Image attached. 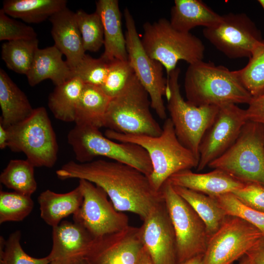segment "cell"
I'll return each instance as SVG.
<instances>
[{
	"instance_id": "1",
	"label": "cell",
	"mask_w": 264,
	"mask_h": 264,
	"mask_svg": "<svg viewBox=\"0 0 264 264\" xmlns=\"http://www.w3.org/2000/svg\"><path fill=\"white\" fill-rule=\"evenodd\" d=\"M56 174L61 180L77 178L92 182L104 190L118 211L132 213L142 221L153 207L163 200L161 190H154L147 176L115 161H70L57 170Z\"/></svg>"
},
{
	"instance_id": "2",
	"label": "cell",
	"mask_w": 264,
	"mask_h": 264,
	"mask_svg": "<svg viewBox=\"0 0 264 264\" xmlns=\"http://www.w3.org/2000/svg\"><path fill=\"white\" fill-rule=\"evenodd\" d=\"M187 101L195 106L247 104L252 97L235 70L203 60L189 64L185 74Z\"/></svg>"
},
{
	"instance_id": "3",
	"label": "cell",
	"mask_w": 264,
	"mask_h": 264,
	"mask_svg": "<svg viewBox=\"0 0 264 264\" xmlns=\"http://www.w3.org/2000/svg\"><path fill=\"white\" fill-rule=\"evenodd\" d=\"M162 128L161 133L157 136L125 134L109 129L105 132V136L110 139L135 144L147 151L153 166L149 179L157 191L172 175L197 168L198 163L193 153L178 140L170 118L165 120Z\"/></svg>"
},
{
	"instance_id": "4",
	"label": "cell",
	"mask_w": 264,
	"mask_h": 264,
	"mask_svg": "<svg viewBox=\"0 0 264 264\" xmlns=\"http://www.w3.org/2000/svg\"><path fill=\"white\" fill-rule=\"evenodd\" d=\"M150 107L149 95L134 74L119 93L110 99L104 127L125 134L159 136L162 128Z\"/></svg>"
},
{
	"instance_id": "5",
	"label": "cell",
	"mask_w": 264,
	"mask_h": 264,
	"mask_svg": "<svg viewBox=\"0 0 264 264\" xmlns=\"http://www.w3.org/2000/svg\"><path fill=\"white\" fill-rule=\"evenodd\" d=\"M143 29L141 41L144 50L162 65L167 76L179 61L192 64L203 60L205 46L202 41L190 32L176 29L169 20L161 18L152 23L147 22Z\"/></svg>"
},
{
	"instance_id": "6",
	"label": "cell",
	"mask_w": 264,
	"mask_h": 264,
	"mask_svg": "<svg viewBox=\"0 0 264 264\" xmlns=\"http://www.w3.org/2000/svg\"><path fill=\"white\" fill-rule=\"evenodd\" d=\"M78 162L86 163L103 156L132 166L148 177L153 166L147 151L137 144L117 142L104 135L99 129L75 125L67 136Z\"/></svg>"
},
{
	"instance_id": "7",
	"label": "cell",
	"mask_w": 264,
	"mask_h": 264,
	"mask_svg": "<svg viewBox=\"0 0 264 264\" xmlns=\"http://www.w3.org/2000/svg\"><path fill=\"white\" fill-rule=\"evenodd\" d=\"M208 166L243 182L264 186V126L247 121L234 143Z\"/></svg>"
},
{
	"instance_id": "8",
	"label": "cell",
	"mask_w": 264,
	"mask_h": 264,
	"mask_svg": "<svg viewBox=\"0 0 264 264\" xmlns=\"http://www.w3.org/2000/svg\"><path fill=\"white\" fill-rule=\"evenodd\" d=\"M180 69L176 67L168 76L167 109L180 142L199 160V147L206 132L213 123L219 107L195 106L185 101L180 92Z\"/></svg>"
},
{
	"instance_id": "9",
	"label": "cell",
	"mask_w": 264,
	"mask_h": 264,
	"mask_svg": "<svg viewBox=\"0 0 264 264\" xmlns=\"http://www.w3.org/2000/svg\"><path fill=\"white\" fill-rule=\"evenodd\" d=\"M8 147L14 152H22L35 167L51 168L57 160L58 145L46 110L34 109L26 120L6 129Z\"/></svg>"
},
{
	"instance_id": "10",
	"label": "cell",
	"mask_w": 264,
	"mask_h": 264,
	"mask_svg": "<svg viewBox=\"0 0 264 264\" xmlns=\"http://www.w3.org/2000/svg\"><path fill=\"white\" fill-rule=\"evenodd\" d=\"M161 190L175 234L177 264L203 254L209 239L204 222L168 180Z\"/></svg>"
},
{
	"instance_id": "11",
	"label": "cell",
	"mask_w": 264,
	"mask_h": 264,
	"mask_svg": "<svg viewBox=\"0 0 264 264\" xmlns=\"http://www.w3.org/2000/svg\"><path fill=\"white\" fill-rule=\"evenodd\" d=\"M126 31L125 38L128 61L138 80L148 92L151 108L161 119H167L163 99L167 88V80L163 76V66L151 58L144 50L133 17L127 7L124 11Z\"/></svg>"
},
{
	"instance_id": "12",
	"label": "cell",
	"mask_w": 264,
	"mask_h": 264,
	"mask_svg": "<svg viewBox=\"0 0 264 264\" xmlns=\"http://www.w3.org/2000/svg\"><path fill=\"white\" fill-rule=\"evenodd\" d=\"M78 186L83 200L73 215V220L94 239L121 231L130 225L129 217L115 208L103 189L85 179H79Z\"/></svg>"
},
{
	"instance_id": "13",
	"label": "cell",
	"mask_w": 264,
	"mask_h": 264,
	"mask_svg": "<svg viewBox=\"0 0 264 264\" xmlns=\"http://www.w3.org/2000/svg\"><path fill=\"white\" fill-rule=\"evenodd\" d=\"M202 33L214 47L230 59L249 58L263 39L261 31L243 13L223 15L220 23L204 28Z\"/></svg>"
},
{
	"instance_id": "14",
	"label": "cell",
	"mask_w": 264,
	"mask_h": 264,
	"mask_svg": "<svg viewBox=\"0 0 264 264\" xmlns=\"http://www.w3.org/2000/svg\"><path fill=\"white\" fill-rule=\"evenodd\" d=\"M264 234L238 218H227L208 239L202 264H232L246 255Z\"/></svg>"
},
{
	"instance_id": "15",
	"label": "cell",
	"mask_w": 264,
	"mask_h": 264,
	"mask_svg": "<svg viewBox=\"0 0 264 264\" xmlns=\"http://www.w3.org/2000/svg\"><path fill=\"white\" fill-rule=\"evenodd\" d=\"M247 121L245 110L236 104L219 107L213 123L200 142L197 170H203L224 153L236 141Z\"/></svg>"
},
{
	"instance_id": "16",
	"label": "cell",
	"mask_w": 264,
	"mask_h": 264,
	"mask_svg": "<svg viewBox=\"0 0 264 264\" xmlns=\"http://www.w3.org/2000/svg\"><path fill=\"white\" fill-rule=\"evenodd\" d=\"M140 228L153 264H177L175 234L164 200L153 207Z\"/></svg>"
},
{
	"instance_id": "17",
	"label": "cell",
	"mask_w": 264,
	"mask_h": 264,
	"mask_svg": "<svg viewBox=\"0 0 264 264\" xmlns=\"http://www.w3.org/2000/svg\"><path fill=\"white\" fill-rule=\"evenodd\" d=\"M143 247L140 227L94 239L85 259L89 264H136Z\"/></svg>"
},
{
	"instance_id": "18",
	"label": "cell",
	"mask_w": 264,
	"mask_h": 264,
	"mask_svg": "<svg viewBox=\"0 0 264 264\" xmlns=\"http://www.w3.org/2000/svg\"><path fill=\"white\" fill-rule=\"evenodd\" d=\"M93 240L81 224L62 220L52 227V246L47 256L50 262L73 264L85 259Z\"/></svg>"
},
{
	"instance_id": "19",
	"label": "cell",
	"mask_w": 264,
	"mask_h": 264,
	"mask_svg": "<svg viewBox=\"0 0 264 264\" xmlns=\"http://www.w3.org/2000/svg\"><path fill=\"white\" fill-rule=\"evenodd\" d=\"M49 20L54 45L65 55L72 70L86 54L75 13L66 7L51 16Z\"/></svg>"
},
{
	"instance_id": "20",
	"label": "cell",
	"mask_w": 264,
	"mask_h": 264,
	"mask_svg": "<svg viewBox=\"0 0 264 264\" xmlns=\"http://www.w3.org/2000/svg\"><path fill=\"white\" fill-rule=\"evenodd\" d=\"M95 4V12L101 18L104 30V51L100 58L108 63L114 60L128 61L118 0H98Z\"/></svg>"
},
{
	"instance_id": "21",
	"label": "cell",
	"mask_w": 264,
	"mask_h": 264,
	"mask_svg": "<svg viewBox=\"0 0 264 264\" xmlns=\"http://www.w3.org/2000/svg\"><path fill=\"white\" fill-rule=\"evenodd\" d=\"M168 180L174 186L186 188L210 197L233 193L245 183L219 169L206 173L186 169L172 175Z\"/></svg>"
},
{
	"instance_id": "22",
	"label": "cell",
	"mask_w": 264,
	"mask_h": 264,
	"mask_svg": "<svg viewBox=\"0 0 264 264\" xmlns=\"http://www.w3.org/2000/svg\"><path fill=\"white\" fill-rule=\"evenodd\" d=\"M63 55L54 45L38 48L26 74L29 85L34 87L50 79L57 86L71 79V70L66 61L63 60Z\"/></svg>"
},
{
	"instance_id": "23",
	"label": "cell",
	"mask_w": 264,
	"mask_h": 264,
	"mask_svg": "<svg viewBox=\"0 0 264 264\" xmlns=\"http://www.w3.org/2000/svg\"><path fill=\"white\" fill-rule=\"evenodd\" d=\"M0 124L4 128L17 124L29 117L33 109L25 94L0 69Z\"/></svg>"
},
{
	"instance_id": "24",
	"label": "cell",
	"mask_w": 264,
	"mask_h": 264,
	"mask_svg": "<svg viewBox=\"0 0 264 264\" xmlns=\"http://www.w3.org/2000/svg\"><path fill=\"white\" fill-rule=\"evenodd\" d=\"M222 16L200 0H175L169 20L172 26L182 32H190L197 26L208 28L220 23Z\"/></svg>"
},
{
	"instance_id": "25",
	"label": "cell",
	"mask_w": 264,
	"mask_h": 264,
	"mask_svg": "<svg viewBox=\"0 0 264 264\" xmlns=\"http://www.w3.org/2000/svg\"><path fill=\"white\" fill-rule=\"evenodd\" d=\"M83 200V194L79 186L66 193L46 190L38 198L41 217L47 224L55 227L63 219L74 215L80 208Z\"/></svg>"
},
{
	"instance_id": "26",
	"label": "cell",
	"mask_w": 264,
	"mask_h": 264,
	"mask_svg": "<svg viewBox=\"0 0 264 264\" xmlns=\"http://www.w3.org/2000/svg\"><path fill=\"white\" fill-rule=\"evenodd\" d=\"M110 100L100 87L85 84L77 106L75 125L104 127Z\"/></svg>"
},
{
	"instance_id": "27",
	"label": "cell",
	"mask_w": 264,
	"mask_h": 264,
	"mask_svg": "<svg viewBox=\"0 0 264 264\" xmlns=\"http://www.w3.org/2000/svg\"><path fill=\"white\" fill-rule=\"evenodd\" d=\"M66 0H5L2 10L10 17L38 23L66 7Z\"/></svg>"
},
{
	"instance_id": "28",
	"label": "cell",
	"mask_w": 264,
	"mask_h": 264,
	"mask_svg": "<svg viewBox=\"0 0 264 264\" xmlns=\"http://www.w3.org/2000/svg\"><path fill=\"white\" fill-rule=\"evenodd\" d=\"M173 186L204 222L209 238L227 219L228 216L224 211L213 197L186 188Z\"/></svg>"
},
{
	"instance_id": "29",
	"label": "cell",
	"mask_w": 264,
	"mask_h": 264,
	"mask_svg": "<svg viewBox=\"0 0 264 264\" xmlns=\"http://www.w3.org/2000/svg\"><path fill=\"white\" fill-rule=\"evenodd\" d=\"M84 85L79 78L73 77L55 87L48 96V106L56 119L75 122L77 104Z\"/></svg>"
},
{
	"instance_id": "30",
	"label": "cell",
	"mask_w": 264,
	"mask_h": 264,
	"mask_svg": "<svg viewBox=\"0 0 264 264\" xmlns=\"http://www.w3.org/2000/svg\"><path fill=\"white\" fill-rule=\"evenodd\" d=\"M35 167L27 159L10 160L0 175V182L14 192L31 196L36 190Z\"/></svg>"
},
{
	"instance_id": "31",
	"label": "cell",
	"mask_w": 264,
	"mask_h": 264,
	"mask_svg": "<svg viewBox=\"0 0 264 264\" xmlns=\"http://www.w3.org/2000/svg\"><path fill=\"white\" fill-rule=\"evenodd\" d=\"M37 38L4 42L1 45V59L9 69L26 75L39 48Z\"/></svg>"
},
{
	"instance_id": "32",
	"label": "cell",
	"mask_w": 264,
	"mask_h": 264,
	"mask_svg": "<svg viewBox=\"0 0 264 264\" xmlns=\"http://www.w3.org/2000/svg\"><path fill=\"white\" fill-rule=\"evenodd\" d=\"M235 71L252 98L264 93V39L256 45L247 65Z\"/></svg>"
},
{
	"instance_id": "33",
	"label": "cell",
	"mask_w": 264,
	"mask_h": 264,
	"mask_svg": "<svg viewBox=\"0 0 264 264\" xmlns=\"http://www.w3.org/2000/svg\"><path fill=\"white\" fill-rule=\"evenodd\" d=\"M34 202L31 196L16 192H0V223L19 222L32 212Z\"/></svg>"
},
{
	"instance_id": "34",
	"label": "cell",
	"mask_w": 264,
	"mask_h": 264,
	"mask_svg": "<svg viewBox=\"0 0 264 264\" xmlns=\"http://www.w3.org/2000/svg\"><path fill=\"white\" fill-rule=\"evenodd\" d=\"M75 14L85 51H98L104 42L100 17L96 12L88 14L82 9L77 10Z\"/></svg>"
},
{
	"instance_id": "35",
	"label": "cell",
	"mask_w": 264,
	"mask_h": 264,
	"mask_svg": "<svg viewBox=\"0 0 264 264\" xmlns=\"http://www.w3.org/2000/svg\"><path fill=\"white\" fill-rule=\"evenodd\" d=\"M215 198L228 216L241 219L252 224L264 234V213L255 210L241 202L232 193Z\"/></svg>"
},
{
	"instance_id": "36",
	"label": "cell",
	"mask_w": 264,
	"mask_h": 264,
	"mask_svg": "<svg viewBox=\"0 0 264 264\" xmlns=\"http://www.w3.org/2000/svg\"><path fill=\"white\" fill-rule=\"evenodd\" d=\"M109 63L101 58H93L85 54L77 66L71 70L72 78H79L85 84L101 87L108 71Z\"/></svg>"
},
{
	"instance_id": "37",
	"label": "cell",
	"mask_w": 264,
	"mask_h": 264,
	"mask_svg": "<svg viewBox=\"0 0 264 264\" xmlns=\"http://www.w3.org/2000/svg\"><path fill=\"white\" fill-rule=\"evenodd\" d=\"M134 74L128 60H114L109 62L106 80L100 88L111 99L119 93Z\"/></svg>"
},
{
	"instance_id": "38",
	"label": "cell",
	"mask_w": 264,
	"mask_h": 264,
	"mask_svg": "<svg viewBox=\"0 0 264 264\" xmlns=\"http://www.w3.org/2000/svg\"><path fill=\"white\" fill-rule=\"evenodd\" d=\"M21 233L17 230L6 240L3 250L0 252V264H49L47 256L42 258L32 257L22 249L20 240Z\"/></svg>"
},
{
	"instance_id": "39",
	"label": "cell",
	"mask_w": 264,
	"mask_h": 264,
	"mask_svg": "<svg viewBox=\"0 0 264 264\" xmlns=\"http://www.w3.org/2000/svg\"><path fill=\"white\" fill-rule=\"evenodd\" d=\"M37 38V34L30 26L16 21L0 10V41H11L32 40Z\"/></svg>"
},
{
	"instance_id": "40",
	"label": "cell",
	"mask_w": 264,
	"mask_h": 264,
	"mask_svg": "<svg viewBox=\"0 0 264 264\" xmlns=\"http://www.w3.org/2000/svg\"><path fill=\"white\" fill-rule=\"evenodd\" d=\"M245 205L264 213V186L257 182H246L232 193Z\"/></svg>"
},
{
	"instance_id": "41",
	"label": "cell",
	"mask_w": 264,
	"mask_h": 264,
	"mask_svg": "<svg viewBox=\"0 0 264 264\" xmlns=\"http://www.w3.org/2000/svg\"><path fill=\"white\" fill-rule=\"evenodd\" d=\"M245 110L248 121L260 124L264 126V93L252 98Z\"/></svg>"
},
{
	"instance_id": "42",
	"label": "cell",
	"mask_w": 264,
	"mask_h": 264,
	"mask_svg": "<svg viewBox=\"0 0 264 264\" xmlns=\"http://www.w3.org/2000/svg\"><path fill=\"white\" fill-rule=\"evenodd\" d=\"M250 264H264V237L246 254Z\"/></svg>"
},
{
	"instance_id": "43",
	"label": "cell",
	"mask_w": 264,
	"mask_h": 264,
	"mask_svg": "<svg viewBox=\"0 0 264 264\" xmlns=\"http://www.w3.org/2000/svg\"><path fill=\"white\" fill-rule=\"evenodd\" d=\"M9 134L6 129L0 124V149L8 147Z\"/></svg>"
},
{
	"instance_id": "44",
	"label": "cell",
	"mask_w": 264,
	"mask_h": 264,
	"mask_svg": "<svg viewBox=\"0 0 264 264\" xmlns=\"http://www.w3.org/2000/svg\"><path fill=\"white\" fill-rule=\"evenodd\" d=\"M136 264H153L151 257L144 246L139 255Z\"/></svg>"
},
{
	"instance_id": "45",
	"label": "cell",
	"mask_w": 264,
	"mask_h": 264,
	"mask_svg": "<svg viewBox=\"0 0 264 264\" xmlns=\"http://www.w3.org/2000/svg\"><path fill=\"white\" fill-rule=\"evenodd\" d=\"M203 254L195 256L179 264H202Z\"/></svg>"
},
{
	"instance_id": "46",
	"label": "cell",
	"mask_w": 264,
	"mask_h": 264,
	"mask_svg": "<svg viewBox=\"0 0 264 264\" xmlns=\"http://www.w3.org/2000/svg\"><path fill=\"white\" fill-rule=\"evenodd\" d=\"M239 264H250L248 258L246 256L245 258L243 259Z\"/></svg>"
},
{
	"instance_id": "47",
	"label": "cell",
	"mask_w": 264,
	"mask_h": 264,
	"mask_svg": "<svg viewBox=\"0 0 264 264\" xmlns=\"http://www.w3.org/2000/svg\"><path fill=\"white\" fill-rule=\"evenodd\" d=\"M73 264H89L85 259H84Z\"/></svg>"
},
{
	"instance_id": "48",
	"label": "cell",
	"mask_w": 264,
	"mask_h": 264,
	"mask_svg": "<svg viewBox=\"0 0 264 264\" xmlns=\"http://www.w3.org/2000/svg\"><path fill=\"white\" fill-rule=\"evenodd\" d=\"M258 1L262 6L264 10V0H259Z\"/></svg>"
},
{
	"instance_id": "49",
	"label": "cell",
	"mask_w": 264,
	"mask_h": 264,
	"mask_svg": "<svg viewBox=\"0 0 264 264\" xmlns=\"http://www.w3.org/2000/svg\"><path fill=\"white\" fill-rule=\"evenodd\" d=\"M50 264H60L59 262L56 261H52L50 262Z\"/></svg>"
}]
</instances>
